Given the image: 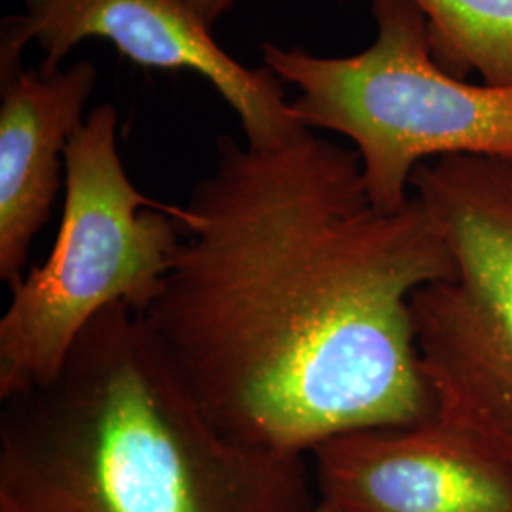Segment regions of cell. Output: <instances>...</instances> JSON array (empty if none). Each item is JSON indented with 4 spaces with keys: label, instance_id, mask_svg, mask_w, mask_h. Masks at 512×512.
<instances>
[{
    "label": "cell",
    "instance_id": "cell-1",
    "mask_svg": "<svg viewBox=\"0 0 512 512\" xmlns=\"http://www.w3.org/2000/svg\"><path fill=\"white\" fill-rule=\"evenodd\" d=\"M171 209L183 241L141 317L224 435L306 454L435 416L412 296L450 260L416 196L378 211L357 152L306 129L272 148L222 135Z\"/></svg>",
    "mask_w": 512,
    "mask_h": 512
},
{
    "label": "cell",
    "instance_id": "cell-2",
    "mask_svg": "<svg viewBox=\"0 0 512 512\" xmlns=\"http://www.w3.org/2000/svg\"><path fill=\"white\" fill-rule=\"evenodd\" d=\"M304 454L219 431L114 304L46 384L2 399L0 512H310Z\"/></svg>",
    "mask_w": 512,
    "mask_h": 512
},
{
    "label": "cell",
    "instance_id": "cell-3",
    "mask_svg": "<svg viewBox=\"0 0 512 512\" xmlns=\"http://www.w3.org/2000/svg\"><path fill=\"white\" fill-rule=\"evenodd\" d=\"M370 10L376 38L359 54L260 46L264 67L300 90L296 120L355 145L370 203L401 209L416 167L429 160L512 158V86L471 84L440 69L412 0H370Z\"/></svg>",
    "mask_w": 512,
    "mask_h": 512
},
{
    "label": "cell",
    "instance_id": "cell-4",
    "mask_svg": "<svg viewBox=\"0 0 512 512\" xmlns=\"http://www.w3.org/2000/svg\"><path fill=\"white\" fill-rule=\"evenodd\" d=\"M171 207L131 183L118 112L99 105L65 150V198L50 256L0 319V401L54 378L78 336L114 304L147 310L181 247Z\"/></svg>",
    "mask_w": 512,
    "mask_h": 512
},
{
    "label": "cell",
    "instance_id": "cell-5",
    "mask_svg": "<svg viewBox=\"0 0 512 512\" xmlns=\"http://www.w3.org/2000/svg\"><path fill=\"white\" fill-rule=\"evenodd\" d=\"M410 188L450 260L412 296L435 416L512 463V158L429 160Z\"/></svg>",
    "mask_w": 512,
    "mask_h": 512
},
{
    "label": "cell",
    "instance_id": "cell-6",
    "mask_svg": "<svg viewBox=\"0 0 512 512\" xmlns=\"http://www.w3.org/2000/svg\"><path fill=\"white\" fill-rule=\"evenodd\" d=\"M25 6L27 33L44 50L46 71L59 69L82 40L103 38L141 67L186 69L211 82L238 114L251 147H279L306 131L279 78L226 54L186 0H25Z\"/></svg>",
    "mask_w": 512,
    "mask_h": 512
},
{
    "label": "cell",
    "instance_id": "cell-7",
    "mask_svg": "<svg viewBox=\"0 0 512 512\" xmlns=\"http://www.w3.org/2000/svg\"><path fill=\"white\" fill-rule=\"evenodd\" d=\"M321 499L348 512H512V463L437 416L313 448Z\"/></svg>",
    "mask_w": 512,
    "mask_h": 512
},
{
    "label": "cell",
    "instance_id": "cell-8",
    "mask_svg": "<svg viewBox=\"0 0 512 512\" xmlns=\"http://www.w3.org/2000/svg\"><path fill=\"white\" fill-rule=\"evenodd\" d=\"M95 84L90 61L0 76V281L10 293L65 186V150Z\"/></svg>",
    "mask_w": 512,
    "mask_h": 512
},
{
    "label": "cell",
    "instance_id": "cell-9",
    "mask_svg": "<svg viewBox=\"0 0 512 512\" xmlns=\"http://www.w3.org/2000/svg\"><path fill=\"white\" fill-rule=\"evenodd\" d=\"M427 21L440 69L512 86V0H412Z\"/></svg>",
    "mask_w": 512,
    "mask_h": 512
},
{
    "label": "cell",
    "instance_id": "cell-10",
    "mask_svg": "<svg viewBox=\"0 0 512 512\" xmlns=\"http://www.w3.org/2000/svg\"><path fill=\"white\" fill-rule=\"evenodd\" d=\"M196 12L198 16L213 27V23L217 19L222 18L238 0H186Z\"/></svg>",
    "mask_w": 512,
    "mask_h": 512
},
{
    "label": "cell",
    "instance_id": "cell-11",
    "mask_svg": "<svg viewBox=\"0 0 512 512\" xmlns=\"http://www.w3.org/2000/svg\"><path fill=\"white\" fill-rule=\"evenodd\" d=\"M310 512H348L346 509H342V507H338V505H334V503H330V501H325V499H319L317 501V505L311 509Z\"/></svg>",
    "mask_w": 512,
    "mask_h": 512
}]
</instances>
